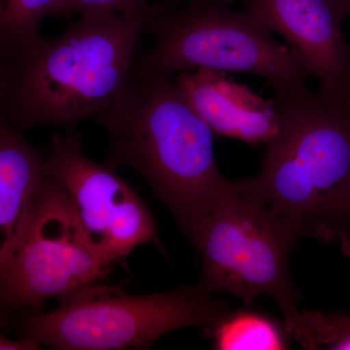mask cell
<instances>
[{
    "label": "cell",
    "instance_id": "8992f818",
    "mask_svg": "<svg viewBox=\"0 0 350 350\" xmlns=\"http://www.w3.org/2000/svg\"><path fill=\"white\" fill-rule=\"evenodd\" d=\"M232 0H170L144 31L155 46L138 62L142 68L172 75L199 68L265 78L271 89L306 84L308 73L287 46L248 11Z\"/></svg>",
    "mask_w": 350,
    "mask_h": 350
},
{
    "label": "cell",
    "instance_id": "2e32d148",
    "mask_svg": "<svg viewBox=\"0 0 350 350\" xmlns=\"http://www.w3.org/2000/svg\"><path fill=\"white\" fill-rule=\"evenodd\" d=\"M326 349L338 350H350V333L342 334L334 340Z\"/></svg>",
    "mask_w": 350,
    "mask_h": 350
},
{
    "label": "cell",
    "instance_id": "7a4b0ae2",
    "mask_svg": "<svg viewBox=\"0 0 350 350\" xmlns=\"http://www.w3.org/2000/svg\"><path fill=\"white\" fill-rule=\"evenodd\" d=\"M169 2L79 16L59 38L44 36L2 61L1 117L27 130L45 125L70 129L96 119L133 71L139 34Z\"/></svg>",
    "mask_w": 350,
    "mask_h": 350
},
{
    "label": "cell",
    "instance_id": "7c38bea8",
    "mask_svg": "<svg viewBox=\"0 0 350 350\" xmlns=\"http://www.w3.org/2000/svg\"><path fill=\"white\" fill-rule=\"evenodd\" d=\"M218 350L287 349L286 334L273 320L260 313L241 310L228 312L207 329Z\"/></svg>",
    "mask_w": 350,
    "mask_h": 350
},
{
    "label": "cell",
    "instance_id": "3957f363",
    "mask_svg": "<svg viewBox=\"0 0 350 350\" xmlns=\"http://www.w3.org/2000/svg\"><path fill=\"white\" fill-rule=\"evenodd\" d=\"M280 129L261 169L244 179L295 237L350 256V105L306 87L273 90Z\"/></svg>",
    "mask_w": 350,
    "mask_h": 350
},
{
    "label": "cell",
    "instance_id": "52a82bcc",
    "mask_svg": "<svg viewBox=\"0 0 350 350\" xmlns=\"http://www.w3.org/2000/svg\"><path fill=\"white\" fill-rule=\"evenodd\" d=\"M109 269L88 241L68 191L48 175L27 236L0 264L2 319L38 312L49 299L105 280Z\"/></svg>",
    "mask_w": 350,
    "mask_h": 350
},
{
    "label": "cell",
    "instance_id": "d6986e66",
    "mask_svg": "<svg viewBox=\"0 0 350 350\" xmlns=\"http://www.w3.org/2000/svg\"><path fill=\"white\" fill-rule=\"evenodd\" d=\"M174 1H186V0H174Z\"/></svg>",
    "mask_w": 350,
    "mask_h": 350
},
{
    "label": "cell",
    "instance_id": "8fae6325",
    "mask_svg": "<svg viewBox=\"0 0 350 350\" xmlns=\"http://www.w3.org/2000/svg\"><path fill=\"white\" fill-rule=\"evenodd\" d=\"M47 178L45 158L17 126L0 117V264L27 236Z\"/></svg>",
    "mask_w": 350,
    "mask_h": 350
},
{
    "label": "cell",
    "instance_id": "5b68a950",
    "mask_svg": "<svg viewBox=\"0 0 350 350\" xmlns=\"http://www.w3.org/2000/svg\"><path fill=\"white\" fill-rule=\"evenodd\" d=\"M59 300L52 312L27 313L21 337L64 350L145 349L170 332L211 329L229 312L199 284L135 296L94 282Z\"/></svg>",
    "mask_w": 350,
    "mask_h": 350
},
{
    "label": "cell",
    "instance_id": "5bb4252c",
    "mask_svg": "<svg viewBox=\"0 0 350 350\" xmlns=\"http://www.w3.org/2000/svg\"><path fill=\"white\" fill-rule=\"evenodd\" d=\"M150 3L149 0H63L54 17L92 14L128 12Z\"/></svg>",
    "mask_w": 350,
    "mask_h": 350
},
{
    "label": "cell",
    "instance_id": "9a60e30c",
    "mask_svg": "<svg viewBox=\"0 0 350 350\" xmlns=\"http://www.w3.org/2000/svg\"><path fill=\"white\" fill-rule=\"evenodd\" d=\"M40 345L31 338H19L17 340H9V338L1 337L0 340V349L7 350H33L39 349Z\"/></svg>",
    "mask_w": 350,
    "mask_h": 350
},
{
    "label": "cell",
    "instance_id": "ac0fdd59",
    "mask_svg": "<svg viewBox=\"0 0 350 350\" xmlns=\"http://www.w3.org/2000/svg\"><path fill=\"white\" fill-rule=\"evenodd\" d=\"M347 101H349V105H350V94H349V96H347Z\"/></svg>",
    "mask_w": 350,
    "mask_h": 350
},
{
    "label": "cell",
    "instance_id": "e0dca14e",
    "mask_svg": "<svg viewBox=\"0 0 350 350\" xmlns=\"http://www.w3.org/2000/svg\"><path fill=\"white\" fill-rule=\"evenodd\" d=\"M345 6V11H347V16L350 19V0H342Z\"/></svg>",
    "mask_w": 350,
    "mask_h": 350
},
{
    "label": "cell",
    "instance_id": "30bf717a",
    "mask_svg": "<svg viewBox=\"0 0 350 350\" xmlns=\"http://www.w3.org/2000/svg\"><path fill=\"white\" fill-rule=\"evenodd\" d=\"M189 105L214 133L250 144H268L280 129L275 100L232 81L227 73L208 68L177 73L174 77Z\"/></svg>",
    "mask_w": 350,
    "mask_h": 350
},
{
    "label": "cell",
    "instance_id": "ba28073f",
    "mask_svg": "<svg viewBox=\"0 0 350 350\" xmlns=\"http://www.w3.org/2000/svg\"><path fill=\"white\" fill-rule=\"evenodd\" d=\"M45 167L68 191L88 241L107 266L142 244L162 247L144 200L114 169L85 155L75 128L53 135Z\"/></svg>",
    "mask_w": 350,
    "mask_h": 350
},
{
    "label": "cell",
    "instance_id": "9c48e42d",
    "mask_svg": "<svg viewBox=\"0 0 350 350\" xmlns=\"http://www.w3.org/2000/svg\"><path fill=\"white\" fill-rule=\"evenodd\" d=\"M246 11L282 36L320 91L350 94V44L345 36L342 0H243Z\"/></svg>",
    "mask_w": 350,
    "mask_h": 350
},
{
    "label": "cell",
    "instance_id": "4fadbf2b",
    "mask_svg": "<svg viewBox=\"0 0 350 350\" xmlns=\"http://www.w3.org/2000/svg\"><path fill=\"white\" fill-rule=\"evenodd\" d=\"M63 0H0L1 59H10L44 38L41 24Z\"/></svg>",
    "mask_w": 350,
    "mask_h": 350
},
{
    "label": "cell",
    "instance_id": "277c9868",
    "mask_svg": "<svg viewBox=\"0 0 350 350\" xmlns=\"http://www.w3.org/2000/svg\"><path fill=\"white\" fill-rule=\"evenodd\" d=\"M187 238L202 256L199 285L204 291L234 295L245 306L269 297L282 313L287 338L315 349L289 273L299 239L244 179L234 181Z\"/></svg>",
    "mask_w": 350,
    "mask_h": 350
},
{
    "label": "cell",
    "instance_id": "6da1fadb",
    "mask_svg": "<svg viewBox=\"0 0 350 350\" xmlns=\"http://www.w3.org/2000/svg\"><path fill=\"white\" fill-rule=\"evenodd\" d=\"M94 121L107 131L105 165L144 177L186 237L234 184L219 170L213 131L169 73L138 66Z\"/></svg>",
    "mask_w": 350,
    "mask_h": 350
}]
</instances>
